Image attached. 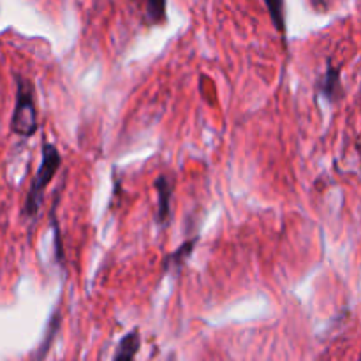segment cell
Segmentation results:
<instances>
[{
    "label": "cell",
    "mask_w": 361,
    "mask_h": 361,
    "mask_svg": "<svg viewBox=\"0 0 361 361\" xmlns=\"http://www.w3.org/2000/svg\"><path fill=\"white\" fill-rule=\"evenodd\" d=\"M141 348V335L137 328L130 330L129 334L123 335L120 338L118 345H116L115 356H113V361H134L136 360L137 351Z\"/></svg>",
    "instance_id": "obj_6"
},
{
    "label": "cell",
    "mask_w": 361,
    "mask_h": 361,
    "mask_svg": "<svg viewBox=\"0 0 361 361\" xmlns=\"http://www.w3.org/2000/svg\"><path fill=\"white\" fill-rule=\"evenodd\" d=\"M168 361H176V360H175V356H173V355H171V356H169V358H168Z\"/></svg>",
    "instance_id": "obj_10"
},
{
    "label": "cell",
    "mask_w": 361,
    "mask_h": 361,
    "mask_svg": "<svg viewBox=\"0 0 361 361\" xmlns=\"http://www.w3.org/2000/svg\"><path fill=\"white\" fill-rule=\"evenodd\" d=\"M155 194H157V208H155V222L161 228H166L171 221V203H173V190L175 183L168 175H161L154 182Z\"/></svg>",
    "instance_id": "obj_3"
},
{
    "label": "cell",
    "mask_w": 361,
    "mask_h": 361,
    "mask_svg": "<svg viewBox=\"0 0 361 361\" xmlns=\"http://www.w3.org/2000/svg\"><path fill=\"white\" fill-rule=\"evenodd\" d=\"M267 9L270 13L271 23L275 25L279 34L282 35V39H286V32H288V27H286V4L284 2H267Z\"/></svg>",
    "instance_id": "obj_8"
},
{
    "label": "cell",
    "mask_w": 361,
    "mask_h": 361,
    "mask_svg": "<svg viewBox=\"0 0 361 361\" xmlns=\"http://www.w3.org/2000/svg\"><path fill=\"white\" fill-rule=\"evenodd\" d=\"M41 164H39L37 173L32 178L30 185H28L27 196H25L23 207H21V215L27 219H35L41 212L42 201H44V190L56 175V171L62 166V155H60L59 148L53 143L42 141L41 145Z\"/></svg>",
    "instance_id": "obj_1"
},
{
    "label": "cell",
    "mask_w": 361,
    "mask_h": 361,
    "mask_svg": "<svg viewBox=\"0 0 361 361\" xmlns=\"http://www.w3.org/2000/svg\"><path fill=\"white\" fill-rule=\"evenodd\" d=\"M358 148H360V154H361V141L358 143Z\"/></svg>",
    "instance_id": "obj_11"
},
{
    "label": "cell",
    "mask_w": 361,
    "mask_h": 361,
    "mask_svg": "<svg viewBox=\"0 0 361 361\" xmlns=\"http://www.w3.org/2000/svg\"><path fill=\"white\" fill-rule=\"evenodd\" d=\"M197 242H200L197 238L187 240V242H183L178 249L173 250L171 254H168V256L164 257V261H162V271H164V274H173V271H175V274H180L183 264H185L187 261L190 259V256H192Z\"/></svg>",
    "instance_id": "obj_5"
},
{
    "label": "cell",
    "mask_w": 361,
    "mask_h": 361,
    "mask_svg": "<svg viewBox=\"0 0 361 361\" xmlns=\"http://www.w3.org/2000/svg\"><path fill=\"white\" fill-rule=\"evenodd\" d=\"M16 83V99L11 115V130L20 137H32L39 129V115L35 106V90L30 78L13 73Z\"/></svg>",
    "instance_id": "obj_2"
},
{
    "label": "cell",
    "mask_w": 361,
    "mask_h": 361,
    "mask_svg": "<svg viewBox=\"0 0 361 361\" xmlns=\"http://www.w3.org/2000/svg\"><path fill=\"white\" fill-rule=\"evenodd\" d=\"M358 361H361V353H360V360Z\"/></svg>",
    "instance_id": "obj_12"
},
{
    "label": "cell",
    "mask_w": 361,
    "mask_h": 361,
    "mask_svg": "<svg viewBox=\"0 0 361 361\" xmlns=\"http://www.w3.org/2000/svg\"><path fill=\"white\" fill-rule=\"evenodd\" d=\"M317 92L319 95H323L328 102H335L344 95V88H342V80H341V69L334 66L331 59H328L326 62V71L321 76V80L317 81Z\"/></svg>",
    "instance_id": "obj_4"
},
{
    "label": "cell",
    "mask_w": 361,
    "mask_h": 361,
    "mask_svg": "<svg viewBox=\"0 0 361 361\" xmlns=\"http://www.w3.org/2000/svg\"><path fill=\"white\" fill-rule=\"evenodd\" d=\"M166 7H168V4L166 2H155V0L147 2V6H145V23L148 25L164 23V21L168 20V16H166Z\"/></svg>",
    "instance_id": "obj_9"
},
{
    "label": "cell",
    "mask_w": 361,
    "mask_h": 361,
    "mask_svg": "<svg viewBox=\"0 0 361 361\" xmlns=\"http://www.w3.org/2000/svg\"><path fill=\"white\" fill-rule=\"evenodd\" d=\"M60 323H62V312H60V309H55V312L51 314V319H49L48 324H46L44 337H42L41 345L35 349L34 356H32V361H42L46 358L49 348L53 345V341L56 338V334H59Z\"/></svg>",
    "instance_id": "obj_7"
}]
</instances>
